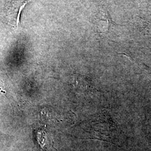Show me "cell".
Masks as SVG:
<instances>
[{
  "mask_svg": "<svg viewBox=\"0 0 151 151\" xmlns=\"http://www.w3.org/2000/svg\"><path fill=\"white\" fill-rule=\"evenodd\" d=\"M95 24L98 32L104 34L109 32L110 30L117 25L114 22L108 10L103 7L99 9L95 15Z\"/></svg>",
  "mask_w": 151,
  "mask_h": 151,
  "instance_id": "7a4b0ae2",
  "label": "cell"
},
{
  "mask_svg": "<svg viewBox=\"0 0 151 151\" xmlns=\"http://www.w3.org/2000/svg\"><path fill=\"white\" fill-rule=\"evenodd\" d=\"M30 0H10L5 9V14L7 20L13 27L17 28L20 24L22 11Z\"/></svg>",
  "mask_w": 151,
  "mask_h": 151,
  "instance_id": "6da1fadb",
  "label": "cell"
},
{
  "mask_svg": "<svg viewBox=\"0 0 151 151\" xmlns=\"http://www.w3.org/2000/svg\"><path fill=\"white\" fill-rule=\"evenodd\" d=\"M76 83L77 85V91L80 92V93H86V92L90 90H91V87L90 84L86 80H83L82 77L76 79Z\"/></svg>",
  "mask_w": 151,
  "mask_h": 151,
  "instance_id": "3957f363",
  "label": "cell"
}]
</instances>
